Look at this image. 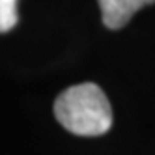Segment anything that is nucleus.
I'll return each mask as SVG.
<instances>
[{"label":"nucleus","instance_id":"f03ea898","mask_svg":"<svg viewBox=\"0 0 155 155\" xmlns=\"http://www.w3.org/2000/svg\"><path fill=\"white\" fill-rule=\"evenodd\" d=\"M103 25L108 30L124 28L138 9L155 4V0H97Z\"/></svg>","mask_w":155,"mask_h":155},{"label":"nucleus","instance_id":"f257e3e1","mask_svg":"<svg viewBox=\"0 0 155 155\" xmlns=\"http://www.w3.org/2000/svg\"><path fill=\"white\" fill-rule=\"evenodd\" d=\"M54 116L77 137H99L112 125L108 97L95 82H82L64 90L54 101Z\"/></svg>","mask_w":155,"mask_h":155},{"label":"nucleus","instance_id":"7ed1b4c3","mask_svg":"<svg viewBox=\"0 0 155 155\" xmlns=\"http://www.w3.org/2000/svg\"><path fill=\"white\" fill-rule=\"evenodd\" d=\"M17 21V0H0V34L13 30Z\"/></svg>","mask_w":155,"mask_h":155}]
</instances>
